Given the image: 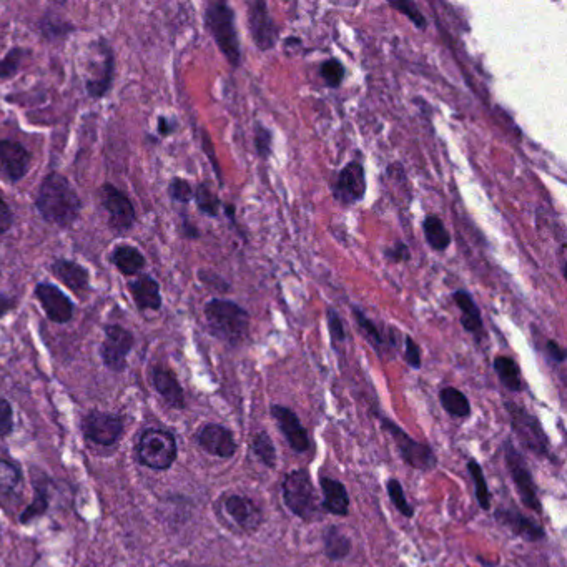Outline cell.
<instances>
[{"label":"cell","mask_w":567,"mask_h":567,"mask_svg":"<svg viewBox=\"0 0 567 567\" xmlns=\"http://www.w3.org/2000/svg\"><path fill=\"white\" fill-rule=\"evenodd\" d=\"M35 207L45 222L59 228H70L79 220L82 200L64 175L52 172L40 183Z\"/></svg>","instance_id":"1"},{"label":"cell","mask_w":567,"mask_h":567,"mask_svg":"<svg viewBox=\"0 0 567 567\" xmlns=\"http://www.w3.org/2000/svg\"><path fill=\"white\" fill-rule=\"evenodd\" d=\"M208 330L215 338L228 345L238 346L247 340L250 315L235 301L213 298L205 305Z\"/></svg>","instance_id":"2"},{"label":"cell","mask_w":567,"mask_h":567,"mask_svg":"<svg viewBox=\"0 0 567 567\" xmlns=\"http://www.w3.org/2000/svg\"><path fill=\"white\" fill-rule=\"evenodd\" d=\"M205 27L228 64L238 69L242 64V47L232 7L227 2H210L205 9Z\"/></svg>","instance_id":"3"},{"label":"cell","mask_w":567,"mask_h":567,"mask_svg":"<svg viewBox=\"0 0 567 567\" xmlns=\"http://www.w3.org/2000/svg\"><path fill=\"white\" fill-rule=\"evenodd\" d=\"M283 499L286 508L298 518L311 521L318 514L316 493L310 476L303 469H296L283 481Z\"/></svg>","instance_id":"4"},{"label":"cell","mask_w":567,"mask_h":567,"mask_svg":"<svg viewBox=\"0 0 567 567\" xmlns=\"http://www.w3.org/2000/svg\"><path fill=\"white\" fill-rule=\"evenodd\" d=\"M139 458L148 468H170L177 458L175 438L163 429H148L140 438Z\"/></svg>","instance_id":"5"},{"label":"cell","mask_w":567,"mask_h":567,"mask_svg":"<svg viewBox=\"0 0 567 567\" xmlns=\"http://www.w3.org/2000/svg\"><path fill=\"white\" fill-rule=\"evenodd\" d=\"M506 410L511 416L514 433L524 448H528L531 453L538 454V456H546L549 451L548 436L544 433L538 418L516 403H506Z\"/></svg>","instance_id":"6"},{"label":"cell","mask_w":567,"mask_h":567,"mask_svg":"<svg viewBox=\"0 0 567 567\" xmlns=\"http://www.w3.org/2000/svg\"><path fill=\"white\" fill-rule=\"evenodd\" d=\"M100 203L109 215V225L115 233H127L137 222V213L130 198L112 183H104L100 188Z\"/></svg>","instance_id":"7"},{"label":"cell","mask_w":567,"mask_h":567,"mask_svg":"<svg viewBox=\"0 0 567 567\" xmlns=\"http://www.w3.org/2000/svg\"><path fill=\"white\" fill-rule=\"evenodd\" d=\"M504 458L508 464L509 474L513 478L516 489H518L519 496L523 499L524 506L533 509L534 513H541L543 506L539 501L538 489L534 484L533 474L528 464L524 461L523 456L519 454L518 449L514 448L513 444L506 443L504 448Z\"/></svg>","instance_id":"8"},{"label":"cell","mask_w":567,"mask_h":567,"mask_svg":"<svg viewBox=\"0 0 567 567\" xmlns=\"http://www.w3.org/2000/svg\"><path fill=\"white\" fill-rule=\"evenodd\" d=\"M104 343L100 346V356L109 370H125L127 356L134 348L135 338L127 328L120 325H107L104 328Z\"/></svg>","instance_id":"9"},{"label":"cell","mask_w":567,"mask_h":567,"mask_svg":"<svg viewBox=\"0 0 567 567\" xmlns=\"http://www.w3.org/2000/svg\"><path fill=\"white\" fill-rule=\"evenodd\" d=\"M381 425L391 434V438L395 439L401 456L406 463L410 464L411 468L431 471L436 466V456L426 444L418 443L411 436H408L400 426H396L395 423H391L386 418L381 420Z\"/></svg>","instance_id":"10"},{"label":"cell","mask_w":567,"mask_h":567,"mask_svg":"<svg viewBox=\"0 0 567 567\" xmlns=\"http://www.w3.org/2000/svg\"><path fill=\"white\" fill-rule=\"evenodd\" d=\"M248 25L252 32V39L258 50L267 52L272 50L278 42V27L273 20L267 2L255 0L248 4Z\"/></svg>","instance_id":"11"},{"label":"cell","mask_w":567,"mask_h":567,"mask_svg":"<svg viewBox=\"0 0 567 567\" xmlns=\"http://www.w3.org/2000/svg\"><path fill=\"white\" fill-rule=\"evenodd\" d=\"M333 195L345 207L355 205L365 198L366 173L365 167L360 162L353 160L346 167L341 168L333 185Z\"/></svg>","instance_id":"12"},{"label":"cell","mask_w":567,"mask_h":567,"mask_svg":"<svg viewBox=\"0 0 567 567\" xmlns=\"http://www.w3.org/2000/svg\"><path fill=\"white\" fill-rule=\"evenodd\" d=\"M102 55L100 62H95V69L92 74L87 77L85 82V90L89 94L90 99H104L105 95L109 94L114 85L115 75V57L114 50L110 47L109 42L105 39H100L97 45Z\"/></svg>","instance_id":"13"},{"label":"cell","mask_w":567,"mask_h":567,"mask_svg":"<svg viewBox=\"0 0 567 567\" xmlns=\"http://www.w3.org/2000/svg\"><path fill=\"white\" fill-rule=\"evenodd\" d=\"M34 293L50 321L65 325L74 318V301L70 300L59 286L52 285V283H39L35 286Z\"/></svg>","instance_id":"14"},{"label":"cell","mask_w":567,"mask_h":567,"mask_svg":"<svg viewBox=\"0 0 567 567\" xmlns=\"http://www.w3.org/2000/svg\"><path fill=\"white\" fill-rule=\"evenodd\" d=\"M223 514L245 533L257 531L263 523L262 509L252 499L240 494H228L222 499Z\"/></svg>","instance_id":"15"},{"label":"cell","mask_w":567,"mask_h":567,"mask_svg":"<svg viewBox=\"0 0 567 567\" xmlns=\"http://www.w3.org/2000/svg\"><path fill=\"white\" fill-rule=\"evenodd\" d=\"M30 153L15 140H0V170L10 183H17L29 172Z\"/></svg>","instance_id":"16"},{"label":"cell","mask_w":567,"mask_h":567,"mask_svg":"<svg viewBox=\"0 0 567 567\" xmlns=\"http://www.w3.org/2000/svg\"><path fill=\"white\" fill-rule=\"evenodd\" d=\"M84 433L87 438L102 446H110L120 438L124 431V423L119 416L107 413H90L84 420Z\"/></svg>","instance_id":"17"},{"label":"cell","mask_w":567,"mask_h":567,"mask_svg":"<svg viewBox=\"0 0 567 567\" xmlns=\"http://www.w3.org/2000/svg\"><path fill=\"white\" fill-rule=\"evenodd\" d=\"M50 273L57 280L64 283L75 295H85L90 290V273L84 265L67 260V258H57L50 263Z\"/></svg>","instance_id":"18"},{"label":"cell","mask_w":567,"mask_h":567,"mask_svg":"<svg viewBox=\"0 0 567 567\" xmlns=\"http://www.w3.org/2000/svg\"><path fill=\"white\" fill-rule=\"evenodd\" d=\"M272 416L277 421L278 428L282 429L283 436L296 453H305L310 449V438L306 429L301 426L298 416L285 406L273 405Z\"/></svg>","instance_id":"19"},{"label":"cell","mask_w":567,"mask_h":567,"mask_svg":"<svg viewBox=\"0 0 567 567\" xmlns=\"http://www.w3.org/2000/svg\"><path fill=\"white\" fill-rule=\"evenodd\" d=\"M198 443L207 453L218 458H232L237 453V443L233 434L220 425L203 426L198 433Z\"/></svg>","instance_id":"20"},{"label":"cell","mask_w":567,"mask_h":567,"mask_svg":"<svg viewBox=\"0 0 567 567\" xmlns=\"http://www.w3.org/2000/svg\"><path fill=\"white\" fill-rule=\"evenodd\" d=\"M129 291L140 311L162 310L163 298L160 285L150 275H140L135 280H130Z\"/></svg>","instance_id":"21"},{"label":"cell","mask_w":567,"mask_h":567,"mask_svg":"<svg viewBox=\"0 0 567 567\" xmlns=\"http://www.w3.org/2000/svg\"><path fill=\"white\" fill-rule=\"evenodd\" d=\"M496 518L501 521V524L508 526L514 534H518L526 541H539L544 538L543 526L534 523L528 516L519 513L518 509H498Z\"/></svg>","instance_id":"22"},{"label":"cell","mask_w":567,"mask_h":567,"mask_svg":"<svg viewBox=\"0 0 567 567\" xmlns=\"http://www.w3.org/2000/svg\"><path fill=\"white\" fill-rule=\"evenodd\" d=\"M153 385L155 390L160 393L163 400L173 408H183L185 406V396H183L182 386L178 383L177 376L172 371L157 366L152 373Z\"/></svg>","instance_id":"23"},{"label":"cell","mask_w":567,"mask_h":567,"mask_svg":"<svg viewBox=\"0 0 567 567\" xmlns=\"http://www.w3.org/2000/svg\"><path fill=\"white\" fill-rule=\"evenodd\" d=\"M109 262L119 270L124 277H135L145 267V257L139 248L120 243L110 252Z\"/></svg>","instance_id":"24"},{"label":"cell","mask_w":567,"mask_h":567,"mask_svg":"<svg viewBox=\"0 0 567 567\" xmlns=\"http://www.w3.org/2000/svg\"><path fill=\"white\" fill-rule=\"evenodd\" d=\"M321 491H323V508L336 516H346L350 509V498L345 484L331 478H321Z\"/></svg>","instance_id":"25"},{"label":"cell","mask_w":567,"mask_h":567,"mask_svg":"<svg viewBox=\"0 0 567 567\" xmlns=\"http://www.w3.org/2000/svg\"><path fill=\"white\" fill-rule=\"evenodd\" d=\"M453 300L461 311V325L464 330L469 331L471 335H481L483 333V318L479 311L473 296L468 291L458 290L453 293Z\"/></svg>","instance_id":"26"},{"label":"cell","mask_w":567,"mask_h":567,"mask_svg":"<svg viewBox=\"0 0 567 567\" xmlns=\"http://www.w3.org/2000/svg\"><path fill=\"white\" fill-rule=\"evenodd\" d=\"M423 232H425L426 242L434 252L443 253L451 245V235L444 227L443 220L436 215H429L423 222Z\"/></svg>","instance_id":"27"},{"label":"cell","mask_w":567,"mask_h":567,"mask_svg":"<svg viewBox=\"0 0 567 567\" xmlns=\"http://www.w3.org/2000/svg\"><path fill=\"white\" fill-rule=\"evenodd\" d=\"M494 371L498 375L499 381L503 383L509 391L523 390V380H521V370L518 363L509 356H498L494 360Z\"/></svg>","instance_id":"28"},{"label":"cell","mask_w":567,"mask_h":567,"mask_svg":"<svg viewBox=\"0 0 567 567\" xmlns=\"http://www.w3.org/2000/svg\"><path fill=\"white\" fill-rule=\"evenodd\" d=\"M39 29L40 34L44 35L45 39L57 40L65 39L67 35L75 32L77 27L69 20L62 19L60 15L54 14V12H47L40 19Z\"/></svg>","instance_id":"29"},{"label":"cell","mask_w":567,"mask_h":567,"mask_svg":"<svg viewBox=\"0 0 567 567\" xmlns=\"http://www.w3.org/2000/svg\"><path fill=\"white\" fill-rule=\"evenodd\" d=\"M439 400H441L444 410L448 411L449 415L454 416V418H466L471 413L468 398L463 391L456 390L453 386L441 390Z\"/></svg>","instance_id":"30"},{"label":"cell","mask_w":567,"mask_h":567,"mask_svg":"<svg viewBox=\"0 0 567 567\" xmlns=\"http://www.w3.org/2000/svg\"><path fill=\"white\" fill-rule=\"evenodd\" d=\"M325 551L326 556L333 561L346 558L351 551V541L340 529L331 526L325 531Z\"/></svg>","instance_id":"31"},{"label":"cell","mask_w":567,"mask_h":567,"mask_svg":"<svg viewBox=\"0 0 567 567\" xmlns=\"http://www.w3.org/2000/svg\"><path fill=\"white\" fill-rule=\"evenodd\" d=\"M193 200L197 203V208L203 215L207 217L217 218L222 208V202L218 198L217 193L212 192V188L208 187L207 183L198 185L193 190Z\"/></svg>","instance_id":"32"},{"label":"cell","mask_w":567,"mask_h":567,"mask_svg":"<svg viewBox=\"0 0 567 567\" xmlns=\"http://www.w3.org/2000/svg\"><path fill=\"white\" fill-rule=\"evenodd\" d=\"M353 315H355L356 323L360 326V330L363 331V335L370 340L371 345L375 346V350L381 356V351H383V346H385V336L381 333L380 328L358 306H353Z\"/></svg>","instance_id":"33"},{"label":"cell","mask_w":567,"mask_h":567,"mask_svg":"<svg viewBox=\"0 0 567 567\" xmlns=\"http://www.w3.org/2000/svg\"><path fill=\"white\" fill-rule=\"evenodd\" d=\"M468 469L471 476H473L474 484H476V498H478L479 506L484 511H489V508H491V493H489L488 481L484 478L483 469L474 459L469 461Z\"/></svg>","instance_id":"34"},{"label":"cell","mask_w":567,"mask_h":567,"mask_svg":"<svg viewBox=\"0 0 567 567\" xmlns=\"http://www.w3.org/2000/svg\"><path fill=\"white\" fill-rule=\"evenodd\" d=\"M27 54H30V52L20 49V47L10 49L4 59L0 60V80L12 79L15 74H19L20 67H22V62H24Z\"/></svg>","instance_id":"35"},{"label":"cell","mask_w":567,"mask_h":567,"mask_svg":"<svg viewBox=\"0 0 567 567\" xmlns=\"http://www.w3.org/2000/svg\"><path fill=\"white\" fill-rule=\"evenodd\" d=\"M252 448L253 453L257 454L258 459H260L263 464H267L268 468L275 466V463H277V451H275L272 439H270V436H268L265 431L255 436Z\"/></svg>","instance_id":"36"},{"label":"cell","mask_w":567,"mask_h":567,"mask_svg":"<svg viewBox=\"0 0 567 567\" xmlns=\"http://www.w3.org/2000/svg\"><path fill=\"white\" fill-rule=\"evenodd\" d=\"M320 75L330 89H338L345 79V65L338 59H328L321 64Z\"/></svg>","instance_id":"37"},{"label":"cell","mask_w":567,"mask_h":567,"mask_svg":"<svg viewBox=\"0 0 567 567\" xmlns=\"http://www.w3.org/2000/svg\"><path fill=\"white\" fill-rule=\"evenodd\" d=\"M390 7L400 10L401 14L406 15L418 29L426 30V27H428L425 15H423L420 7L415 2H411V0H395V2H390Z\"/></svg>","instance_id":"38"},{"label":"cell","mask_w":567,"mask_h":567,"mask_svg":"<svg viewBox=\"0 0 567 567\" xmlns=\"http://www.w3.org/2000/svg\"><path fill=\"white\" fill-rule=\"evenodd\" d=\"M388 494H390L391 503L395 504V508L400 511L406 518H413V508H411L408 499H406L405 491H403V486H401L398 479H390L388 481Z\"/></svg>","instance_id":"39"},{"label":"cell","mask_w":567,"mask_h":567,"mask_svg":"<svg viewBox=\"0 0 567 567\" xmlns=\"http://www.w3.org/2000/svg\"><path fill=\"white\" fill-rule=\"evenodd\" d=\"M168 195H170L173 202L187 205V203H190L193 200L192 185H190V182L185 180V178H172V182L168 185Z\"/></svg>","instance_id":"40"},{"label":"cell","mask_w":567,"mask_h":567,"mask_svg":"<svg viewBox=\"0 0 567 567\" xmlns=\"http://www.w3.org/2000/svg\"><path fill=\"white\" fill-rule=\"evenodd\" d=\"M272 143V132L258 122L255 125V147H257V153L262 157V160H267L272 155Z\"/></svg>","instance_id":"41"},{"label":"cell","mask_w":567,"mask_h":567,"mask_svg":"<svg viewBox=\"0 0 567 567\" xmlns=\"http://www.w3.org/2000/svg\"><path fill=\"white\" fill-rule=\"evenodd\" d=\"M20 474L15 466L7 463L4 459H0V491L4 493H9V491H14L19 484Z\"/></svg>","instance_id":"42"},{"label":"cell","mask_w":567,"mask_h":567,"mask_svg":"<svg viewBox=\"0 0 567 567\" xmlns=\"http://www.w3.org/2000/svg\"><path fill=\"white\" fill-rule=\"evenodd\" d=\"M326 320H328V330H330L331 340L333 343H343L346 340L345 325L341 321V316L335 308L326 310Z\"/></svg>","instance_id":"43"},{"label":"cell","mask_w":567,"mask_h":567,"mask_svg":"<svg viewBox=\"0 0 567 567\" xmlns=\"http://www.w3.org/2000/svg\"><path fill=\"white\" fill-rule=\"evenodd\" d=\"M14 428V415H12V408L9 403L0 398V436H7V434Z\"/></svg>","instance_id":"44"},{"label":"cell","mask_w":567,"mask_h":567,"mask_svg":"<svg viewBox=\"0 0 567 567\" xmlns=\"http://www.w3.org/2000/svg\"><path fill=\"white\" fill-rule=\"evenodd\" d=\"M385 257L393 263L410 262V248L403 242H396L395 247L386 248Z\"/></svg>","instance_id":"45"},{"label":"cell","mask_w":567,"mask_h":567,"mask_svg":"<svg viewBox=\"0 0 567 567\" xmlns=\"http://www.w3.org/2000/svg\"><path fill=\"white\" fill-rule=\"evenodd\" d=\"M405 360L411 368H421V350L420 346L416 345V341L411 336H406L405 340Z\"/></svg>","instance_id":"46"},{"label":"cell","mask_w":567,"mask_h":567,"mask_svg":"<svg viewBox=\"0 0 567 567\" xmlns=\"http://www.w3.org/2000/svg\"><path fill=\"white\" fill-rule=\"evenodd\" d=\"M12 225H14V213L4 198L0 197V235L9 232Z\"/></svg>","instance_id":"47"},{"label":"cell","mask_w":567,"mask_h":567,"mask_svg":"<svg viewBox=\"0 0 567 567\" xmlns=\"http://www.w3.org/2000/svg\"><path fill=\"white\" fill-rule=\"evenodd\" d=\"M202 140L203 150H205V153H207L208 157H210V162H212L213 168H215V173H217L218 182H220V185H223L222 170L218 167L217 155L213 152V143L212 140H210V137H208L207 132H203Z\"/></svg>","instance_id":"48"},{"label":"cell","mask_w":567,"mask_h":567,"mask_svg":"<svg viewBox=\"0 0 567 567\" xmlns=\"http://www.w3.org/2000/svg\"><path fill=\"white\" fill-rule=\"evenodd\" d=\"M177 127V119H170V117H165V115L158 117L157 134L160 137H170L177 130Z\"/></svg>","instance_id":"49"},{"label":"cell","mask_w":567,"mask_h":567,"mask_svg":"<svg viewBox=\"0 0 567 567\" xmlns=\"http://www.w3.org/2000/svg\"><path fill=\"white\" fill-rule=\"evenodd\" d=\"M546 353H548L549 358L556 361V363H564V360H566V351H564V348H561L556 341L549 340L548 343H546Z\"/></svg>","instance_id":"50"},{"label":"cell","mask_w":567,"mask_h":567,"mask_svg":"<svg viewBox=\"0 0 567 567\" xmlns=\"http://www.w3.org/2000/svg\"><path fill=\"white\" fill-rule=\"evenodd\" d=\"M17 301L12 296L5 295V293H0V318L7 315L10 311L14 310Z\"/></svg>","instance_id":"51"},{"label":"cell","mask_w":567,"mask_h":567,"mask_svg":"<svg viewBox=\"0 0 567 567\" xmlns=\"http://www.w3.org/2000/svg\"><path fill=\"white\" fill-rule=\"evenodd\" d=\"M183 235L185 237L190 238V240H195V238L200 237V232H198V228L193 225V223L188 222V220H183L182 225Z\"/></svg>","instance_id":"52"},{"label":"cell","mask_w":567,"mask_h":567,"mask_svg":"<svg viewBox=\"0 0 567 567\" xmlns=\"http://www.w3.org/2000/svg\"><path fill=\"white\" fill-rule=\"evenodd\" d=\"M223 210H225V215H227L233 223H235V213H237V208L232 203H228V205H223Z\"/></svg>","instance_id":"53"}]
</instances>
